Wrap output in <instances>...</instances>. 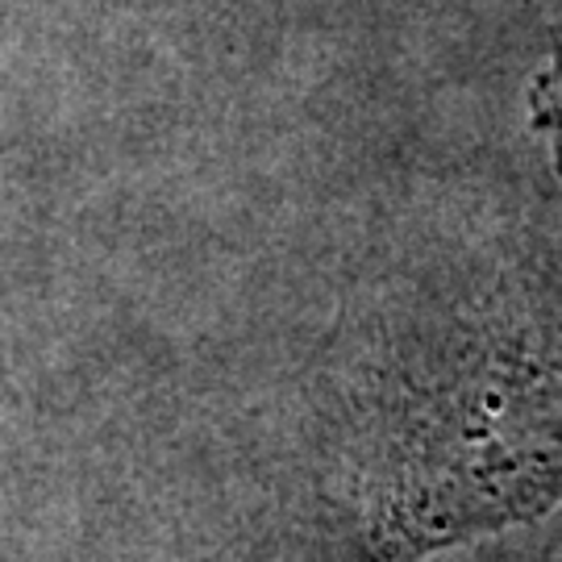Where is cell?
<instances>
[{
  "label": "cell",
  "instance_id": "cell-1",
  "mask_svg": "<svg viewBox=\"0 0 562 562\" xmlns=\"http://www.w3.org/2000/svg\"><path fill=\"white\" fill-rule=\"evenodd\" d=\"M562 504V341L462 325L417 362L387 422L362 562H413Z\"/></svg>",
  "mask_w": 562,
  "mask_h": 562
},
{
  "label": "cell",
  "instance_id": "cell-2",
  "mask_svg": "<svg viewBox=\"0 0 562 562\" xmlns=\"http://www.w3.org/2000/svg\"><path fill=\"white\" fill-rule=\"evenodd\" d=\"M529 125L542 134L550 162L562 180V21L550 34V59L529 80Z\"/></svg>",
  "mask_w": 562,
  "mask_h": 562
}]
</instances>
